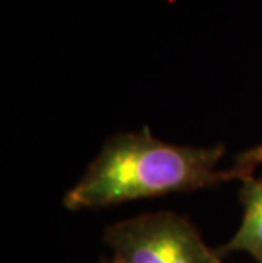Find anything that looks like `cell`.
Masks as SVG:
<instances>
[{
  "mask_svg": "<svg viewBox=\"0 0 262 263\" xmlns=\"http://www.w3.org/2000/svg\"><path fill=\"white\" fill-rule=\"evenodd\" d=\"M102 238L118 263H223L189 219L170 211L114 222Z\"/></svg>",
  "mask_w": 262,
  "mask_h": 263,
  "instance_id": "2",
  "label": "cell"
},
{
  "mask_svg": "<svg viewBox=\"0 0 262 263\" xmlns=\"http://www.w3.org/2000/svg\"><path fill=\"white\" fill-rule=\"evenodd\" d=\"M238 199L243 205V221L230 241L216 248L221 258L235 251H245L262 263V175L242 178Z\"/></svg>",
  "mask_w": 262,
  "mask_h": 263,
  "instance_id": "3",
  "label": "cell"
},
{
  "mask_svg": "<svg viewBox=\"0 0 262 263\" xmlns=\"http://www.w3.org/2000/svg\"><path fill=\"white\" fill-rule=\"evenodd\" d=\"M101 263H118V261H116L114 258H113V260H109V258H102V260H101Z\"/></svg>",
  "mask_w": 262,
  "mask_h": 263,
  "instance_id": "5",
  "label": "cell"
},
{
  "mask_svg": "<svg viewBox=\"0 0 262 263\" xmlns=\"http://www.w3.org/2000/svg\"><path fill=\"white\" fill-rule=\"evenodd\" d=\"M223 144L208 148L179 146L140 131L111 136L79 182L63 197L68 211L104 209L136 199L162 197L242 180L252 175L237 163L220 170Z\"/></svg>",
  "mask_w": 262,
  "mask_h": 263,
  "instance_id": "1",
  "label": "cell"
},
{
  "mask_svg": "<svg viewBox=\"0 0 262 263\" xmlns=\"http://www.w3.org/2000/svg\"><path fill=\"white\" fill-rule=\"evenodd\" d=\"M237 165H240L242 168L252 173L259 165H262V144L260 146H255L254 149L247 151V153H242L237 158Z\"/></svg>",
  "mask_w": 262,
  "mask_h": 263,
  "instance_id": "4",
  "label": "cell"
}]
</instances>
